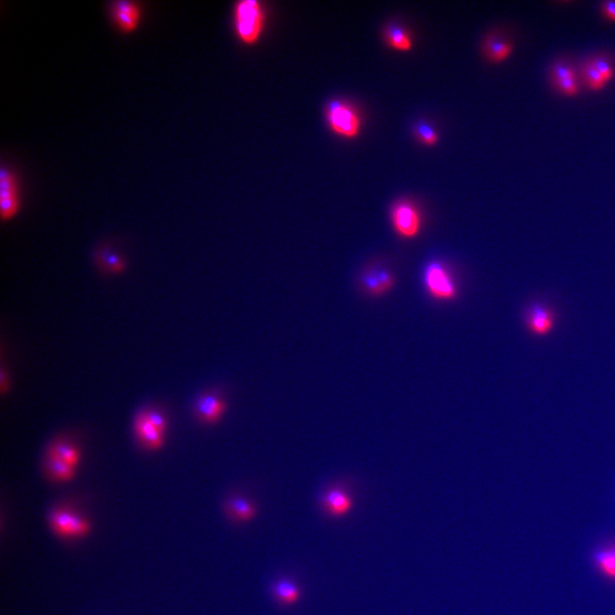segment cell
<instances>
[{
  "mask_svg": "<svg viewBox=\"0 0 615 615\" xmlns=\"http://www.w3.org/2000/svg\"><path fill=\"white\" fill-rule=\"evenodd\" d=\"M599 569L607 576L615 578V550L598 551L595 555Z\"/></svg>",
  "mask_w": 615,
  "mask_h": 615,
  "instance_id": "cell-21",
  "label": "cell"
},
{
  "mask_svg": "<svg viewBox=\"0 0 615 615\" xmlns=\"http://www.w3.org/2000/svg\"><path fill=\"white\" fill-rule=\"evenodd\" d=\"M194 409L197 416L203 423L215 424L223 415L226 404L214 394H204L196 401Z\"/></svg>",
  "mask_w": 615,
  "mask_h": 615,
  "instance_id": "cell-10",
  "label": "cell"
},
{
  "mask_svg": "<svg viewBox=\"0 0 615 615\" xmlns=\"http://www.w3.org/2000/svg\"><path fill=\"white\" fill-rule=\"evenodd\" d=\"M384 39L391 48L399 51H409L413 41L408 31L396 22L389 23L384 29Z\"/></svg>",
  "mask_w": 615,
  "mask_h": 615,
  "instance_id": "cell-14",
  "label": "cell"
},
{
  "mask_svg": "<svg viewBox=\"0 0 615 615\" xmlns=\"http://www.w3.org/2000/svg\"><path fill=\"white\" fill-rule=\"evenodd\" d=\"M391 222L400 237L412 239L419 235L423 220L415 204L408 200L398 201L391 209Z\"/></svg>",
  "mask_w": 615,
  "mask_h": 615,
  "instance_id": "cell-4",
  "label": "cell"
},
{
  "mask_svg": "<svg viewBox=\"0 0 615 615\" xmlns=\"http://www.w3.org/2000/svg\"><path fill=\"white\" fill-rule=\"evenodd\" d=\"M325 117L331 131L338 136L352 140L361 132L360 115L355 106L348 102L330 100L326 105Z\"/></svg>",
  "mask_w": 615,
  "mask_h": 615,
  "instance_id": "cell-2",
  "label": "cell"
},
{
  "mask_svg": "<svg viewBox=\"0 0 615 615\" xmlns=\"http://www.w3.org/2000/svg\"><path fill=\"white\" fill-rule=\"evenodd\" d=\"M110 18L121 33L133 32L139 27L143 10L135 0H115L110 3Z\"/></svg>",
  "mask_w": 615,
  "mask_h": 615,
  "instance_id": "cell-6",
  "label": "cell"
},
{
  "mask_svg": "<svg viewBox=\"0 0 615 615\" xmlns=\"http://www.w3.org/2000/svg\"><path fill=\"white\" fill-rule=\"evenodd\" d=\"M602 13L610 21L615 22V2L605 1L602 5Z\"/></svg>",
  "mask_w": 615,
  "mask_h": 615,
  "instance_id": "cell-27",
  "label": "cell"
},
{
  "mask_svg": "<svg viewBox=\"0 0 615 615\" xmlns=\"http://www.w3.org/2000/svg\"><path fill=\"white\" fill-rule=\"evenodd\" d=\"M98 269L104 274L120 275L124 273L126 269V262L120 254L110 246L98 247L94 253Z\"/></svg>",
  "mask_w": 615,
  "mask_h": 615,
  "instance_id": "cell-12",
  "label": "cell"
},
{
  "mask_svg": "<svg viewBox=\"0 0 615 615\" xmlns=\"http://www.w3.org/2000/svg\"><path fill=\"white\" fill-rule=\"evenodd\" d=\"M414 135L416 140L421 142V144L432 147L439 141V135H437L435 129L428 122L425 121H418L413 127Z\"/></svg>",
  "mask_w": 615,
  "mask_h": 615,
  "instance_id": "cell-19",
  "label": "cell"
},
{
  "mask_svg": "<svg viewBox=\"0 0 615 615\" xmlns=\"http://www.w3.org/2000/svg\"><path fill=\"white\" fill-rule=\"evenodd\" d=\"M593 62L595 68L598 70V72L601 74V76L604 81L609 82L612 80L614 76V71L612 68V66L610 65L609 62L606 60V59L602 58H596L590 60Z\"/></svg>",
  "mask_w": 615,
  "mask_h": 615,
  "instance_id": "cell-23",
  "label": "cell"
},
{
  "mask_svg": "<svg viewBox=\"0 0 615 615\" xmlns=\"http://www.w3.org/2000/svg\"><path fill=\"white\" fill-rule=\"evenodd\" d=\"M555 84L561 93L565 95L575 96L578 94V86L576 79H567V80L555 81Z\"/></svg>",
  "mask_w": 615,
  "mask_h": 615,
  "instance_id": "cell-25",
  "label": "cell"
},
{
  "mask_svg": "<svg viewBox=\"0 0 615 615\" xmlns=\"http://www.w3.org/2000/svg\"><path fill=\"white\" fill-rule=\"evenodd\" d=\"M234 29L240 41L246 46L259 42L265 25V13L258 0H242L234 10Z\"/></svg>",
  "mask_w": 615,
  "mask_h": 615,
  "instance_id": "cell-1",
  "label": "cell"
},
{
  "mask_svg": "<svg viewBox=\"0 0 615 615\" xmlns=\"http://www.w3.org/2000/svg\"><path fill=\"white\" fill-rule=\"evenodd\" d=\"M21 208L19 180L15 173L2 165L0 169V211L3 220H13Z\"/></svg>",
  "mask_w": 615,
  "mask_h": 615,
  "instance_id": "cell-5",
  "label": "cell"
},
{
  "mask_svg": "<svg viewBox=\"0 0 615 615\" xmlns=\"http://www.w3.org/2000/svg\"><path fill=\"white\" fill-rule=\"evenodd\" d=\"M424 285L429 294L437 300H452L457 294L454 279L447 267L439 262L430 263L425 267Z\"/></svg>",
  "mask_w": 615,
  "mask_h": 615,
  "instance_id": "cell-3",
  "label": "cell"
},
{
  "mask_svg": "<svg viewBox=\"0 0 615 615\" xmlns=\"http://www.w3.org/2000/svg\"><path fill=\"white\" fill-rule=\"evenodd\" d=\"M553 77L555 82L567 80V79H576V74H575V71L570 66L558 64L554 67Z\"/></svg>",
  "mask_w": 615,
  "mask_h": 615,
  "instance_id": "cell-26",
  "label": "cell"
},
{
  "mask_svg": "<svg viewBox=\"0 0 615 615\" xmlns=\"http://www.w3.org/2000/svg\"><path fill=\"white\" fill-rule=\"evenodd\" d=\"M322 505L333 517H341L352 510V500L346 491L340 488H333L322 496Z\"/></svg>",
  "mask_w": 615,
  "mask_h": 615,
  "instance_id": "cell-11",
  "label": "cell"
},
{
  "mask_svg": "<svg viewBox=\"0 0 615 615\" xmlns=\"http://www.w3.org/2000/svg\"><path fill=\"white\" fill-rule=\"evenodd\" d=\"M46 471L50 478L57 481H69L74 477V468L55 457L46 456L45 461Z\"/></svg>",
  "mask_w": 615,
  "mask_h": 615,
  "instance_id": "cell-18",
  "label": "cell"
},
{
  "mask_svg": "<svg viewBox=\"0 0 615 615\" xmlns=\"http://www.w3.org/2000/svg\"><path fill=\"white\" fill-rule=\"evenodd\" d=\"M55 531L64 536H81L89 530L88 522L69 510L54 511L51 517Z\"/></svg>",
  "mask_w": 615,
  "mask_h": 615,
  "instance_id": "cell-8",
  "label": "cell"
},
{
  "mask_svg": "<svg viewBox=\"0 0 615 615\" xmlns=\"http://www.w3.org/2000/svg\"><path fill=\"white\" fill-rule=\"evenodd\" d=\"M145 410V413H147L149 421H151V423L164 435L167 429V421L163 414H161L159 411H157V410L153 409Z\"/></svg>",
  "mask_w": 615,
  "mask_h": 615,
  "instance_id": "cell-24",
  "label": "cell"
},
{
  "mask_svg": "<svg viewBox=\"0 0 615 615\" xmlns=\"http://www.w3.org/2000/svg\"><path fill=\"white\" fill-rule=\"evenodd\" d=\"M47 456L55 457L74 468L80 461V453L77 448L74 444L62 440L50 445Z\"/></svg>",
  "mask_w": 615,
  "mask_h": 615,
  "instance_id": "cell-17",
  "label": "cell"
},
{
  "mask_svg": "<svg viewBox=\"0 0 615 615\" xmlns=\"http://www.w3.org/2000/svg\"><path fill=\"white\" fill-rule=\"evenodd\" d=\"M133 427L138 440L145 449L157 451L163 447L164 435L149 421L145 410L138 413Z\"/></svg>",
  "mask_w": 615,
  "mask_h": 615,
  "instance_id": "cell-9",
  "label": "cell"
},
{
  "mask_svg": "<svg viewBox=\"0 0 615 615\" xmlns=\"http://www.w3.org/2000/svg\"><path fill=\"white\" fill-rule=\"evenodd\" d=\"M272 590L276 600L283 605L294 604L300 597V590L289 578L279 579L274 583Z\"/></svg>",
  "mask_w": 615,
  "mask_h": 615,
  "instance_id": "cell-16",
  "label": "cell"
},
{
  "mask_svg": "<svg viewBox=\"0 0 615 615\" xmlns=\"http://www.w3.org/2000/svg\"><path fill=\"white\" fill-rule=\"evenodd\" d=\"M360 283L362 289L369 294L380 295L385 293L373 270L364 272L360 276Z\"/></svg>",
  "mask_w": 615,
  "mask_h": 615,
  "instance_id": "cell-22",
  "label": "cell"
},
{
  "mask_svg": "<svg viewBox=\"0 0 615 615\" xmlns=\"http://www.w3.org/2000/svg\"><path fill=\"white\" fill-rule=\"evenodd\" d=\"M555 322L554 310L545 302L535 301L527 307L525 322L527 329L536 336H546L553 330Z\"/></svg>",
  "mask_w": 615,
  "mask_h": 615,
  "instance_id": "cell-7",
  "label": "cell"
},
{
  "mask_svg": "<svg viewBox=\"0 0 615 615\" xmlns=\"http://www.w3.org/2000/svg\"><path fill=\"white\" fill-rule=\"evenodd\" d=\"M582 74L583 80L590 90L598 91L604 88L606 81L598 70L595 68L591 61L586 62L583 64Z\"/></svg>",
  "mask_w": 615,
  "mask_h": 615,
  "instance_id": "cell-20",
  "label": "cell"
},
{
  "mask_svg": "<svg viewBox=\"0 0 615 615\" xmlns=\"http://www.w3.org/2000/svg\"><path fill=\"white\" fill-rule=\"evenodd\" d=\"M483 53L489 61L502 62L510 56L512 46L498 34H488L483 41Z\"/></svg>",
  "mask_w": 615,
  "mask_h": 615,
  "instance_id": "cell-13",
  "label": "cell"
},
{
  "mask_svg": "<svg viewBox=\"0 0 615 615\" xmlns=\"http://www.w3.org/2000/svg\"><path fill=\"white\" fill-rule=\"evenodd\" d=\"M227 515L234 520L240 522H249L253 519L256 514V510L253 504L246 498L240 496H234L226 501L224 505Z\"/></svg>",
  "mask_w": 615,
  "mask_h": 615,
  "instance_id": "cell-15",
  "label": "cell"
}]
</instances>
